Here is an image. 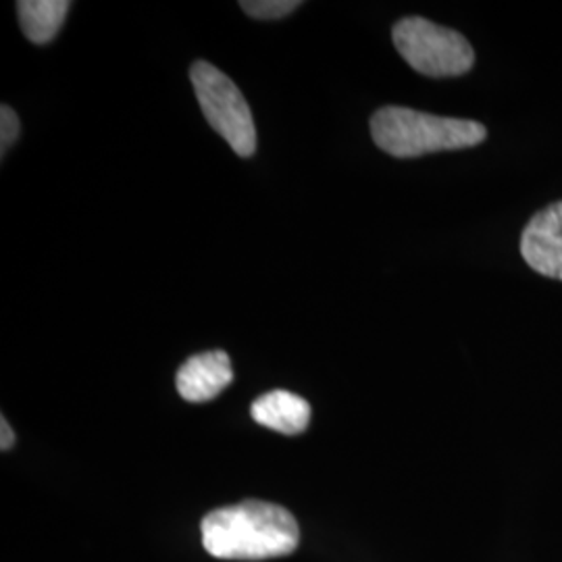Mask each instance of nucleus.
I'll use <instances>...</instances> for the list:
<instances>
[{"label":"nucleus","instance_id":"1","mask_svg":"<svg viewBox=\"0 0 562 562\" xmlns=\"http://www.w3.org/2000/svg\"><path fill=\"white\" fill-rule=\"evenodd\" d=\"M204 550L223 561H265L292 554L299 522L278 504L246 501L209 513L201 525Z\"/></svg>","mask_w":562,"mask_h":562},{"label":"nucleus","instance_id":"2","mask_svg":"<svg viewBox=\"0 0 562 562\" xmlns=\"http://www.w3.org/2000/svg\"><path fill=\"white\" fill-rule=\"evenodd\" d=\"M371 136L383 153L415 159L429 153L461 150L482 144L487 136L477 121L452 120L406 106H383L371 117Z\"/></svg>","mask_w":562,"mask_h":562},{"label":"nucleus","instance_id":"3","mask_svg":"<svg viewBox=\"0 0 562 562\" xmlns=\"http://www.w3.org/2000/svg\"><path fill=\"white\" fill-rule=\"evenodd\" d=\"M190 80L209 125L238 157H252L257 150V130L250 106L238 86L206 60H196L192 65Z\"/></svg>","mask_w":562,"mask_h":562},{"label":"nucleus","instance_id":"4","mask_svg":"<svg viewBox=\"0 0 562 562\" xmlns=\"http://www.w3.org/2000/svg\"><path fill=\"white\" fill-rule=\"evenodd\" d=\"M392 38L402 59L427 78H457L475 63V53L462 34L423 18L398 21Z\"/></svg>","mask_w":562,"mask_h":562},{"label":"nucleus","instance_id":"5","mask_svg":"<svg viewBox=\"0 0 562 562\" xmlns=\"http://www.w3.org/2000/svg\"><path fill=\"white\" fill-rule=\"evenodd\" d=\"M521 255L540 276L562 281V202L546 206L525 225Z\"/></svg>","mask_w":562,"mask_h":562},{"label":"nucleus","instance_id":"6","mask_svg":"<svg viewBox=\"0 0 562 562\" xmlns=\"http://www.w3.org/2000/svg\"><path fill=\"white\" fill-rule=\"evenodd\" d=\"M232 382V362L223 350H211L188 359L181 364L176 378L178 392L188 402L213 401Z\"/></svg>","mask_w":562,"mask_h":562},{"label":"nucleus","instance_id":"7","mask_svg":"<svg viewBox=\"0 0 562 562\" xmlns=\"http://www.w3.org/2000/svg\"><path fill=\"white\" fill-rule=\"evenodd\" d=\"M252 419L285 436H299L311 423V404L299 394L273 390L252 402Z\"/></svg>","mask_w":562,"mask_h":562},{"label":"nucleus","instance_id":"8","mask_svg":"<svg viewBox=\"0 0 562 562\" xmlns=\"http://www.w3.org/2000/svg\"><path fill=\"white\" fill-rule=\"evenodd\" d=\"M71 2L67 0H20L18 15L23 36L34 44H48L63 27Z\"/></svg>","mask_w":562,"mask_h":562},{"label":"nucleus","instance_id":"9","mask_svg":"<svg viewBox=\"0 0 562 562\" xmlns=\"http://www.w3.org/2000/svg\"><path fill=\"white\" fill-rule=\"evenodd\" d=\"M302 2L299 0H244L240 9L257 20H280L290 13H294Z\"/></svg>","mask_w":562,"mask_h":562},{"label":"nucleus","instance_id":"10","mask_svg":"<svg viewBox=\"0 0 562 562\" xmlns=\"http://www.w3.org/2000/svg\"><path fill=\"white\" fill-rule=\"evenodd\" d=\"M20 117L15 115V111L11 106L2 104V111H0V150H2V155H7V150L20 138Z\"/></svg>","mask_w":562,"mask_h":562},{"label":"nucleus","instance_id":"11","mask_svg":"<svg viewBox=\"0 0 562 562\" xmlns=\"http://www.w3.org/2000/svg\"><path fill=\"white\" fill-rule=\"evenodd\" d=\"M0 431H2V440H0V448H2V450H9V448H13V443H15V434H13L11 425L7 423V419H4V417L0 419Z\"/></svg>","mask_w":562,"mask_h":562}]
</instances>
